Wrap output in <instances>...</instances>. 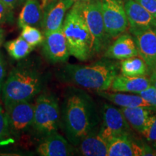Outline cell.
<instances>
[{"instance_id":"35","label":"cell","mask_w":156,"mask_h":156,"mask_svg":"<svg viewBox=\"0 0 156 156\" xmlns=\"http://www.w3.org/2000/svg\"><path fill=\"white\" fill-rule=\"evenodd\" d=\"M153 73L154 74H155V75H156V67H155V68H154V69L153 70Z\"/></svg>"},{"instance_id":"26","label":"cell","mask_w":156,"mask_h":156,"mask_svg":"<svg viewBox=\"0 0 156 156\" xmlns=\"http://www.w3.org/2000/svg\"><path fill=\"white\" fill-rule=\"evenodd\" d=\"M136 94H139L140 96L145 99L156 109V88L155 87L151 85L145 90H142Z\"/></svg>"},{"instance_id":"13","label":"cell","mask_w":156,"mask_h":156,"mask_svg":"<svg viewBox=\"0 0 156 156\" xmlns=\"http://www.w3.org/2000/svg\"><path fill=\"white\" fill-rule=\"evenodd\" d=\"M36 151L41 156H68L76 153L73 145L57 132L44 136Z\"/></svg>"},{"instance_id":"1","label":"cell","mask_w":156,"mask_h":156,"mask_svg":"<svg viewBox=\"0 0 156 156\" xmlns=\"http://www.w3.org/2000/svg\"><path fill=\"white\" fill-rule=\"evenodd\" d=\"M101 113L92 97L77 86L66 87L60 110V126L75 147L90 132L99 128Z\"/></svg>"},{"instance_id":"28","label":"cell","mask_w":156,"mask_h":156,"mask_svg":"<svg viewBox=\"0 0 156 156\" xmlns=\"http://www.w3.org/2000/svg\"><path fill=\"white\" fill-rule=\"evenodd\" d=\"M11 9L2 0H0V24L10 20L12 16Z\"/></svg>"},{"instance_id":"25","label":"cell","mask_w":156,"mask_h":156,"mask_svg":"<svg viewBox=\"0 0 156 156\" xmlns=\"http://www.w3.org/2000/svg\"><path fill=\"white\" fill-rule=\"evenodd\" d=\"M141 134L147 141L153 145L156 143V112H153L149 116Z\"/></svg>"},{"instance_id":"19","label":"cell","mask_w":156,"mask_h":156,"mask_svg":"<svg viewBox=\"0 0 156 156\" xmlns=\"http://www.w3.org/2000/svg\"><path fill=\"white\" fill-rule=\"evenodd\" d=\"M44 9L38 0H25V3L20 13L18 25L23 28L26 25L36 28L41 27Z\"/></svg>"},{"instance_id":"22","label":"cell","mask_w":156,"mask_h":156,"mask_svg":"<svg viewBox=\"0 0 156 156\" xmlns=\"http://www.w3.org/2000/svg\"><path fill=\"white\" fill-rule=\"evenodd\" d=\"M5 46L9 55L15 60L25 58L34 48L20 36L18 38L7 42Z\"/></svg>"},{"instance_id":"34","label":"cell","mask_w":156,"mask_h":156,"mask_svg":"<svg viewBox=\"0 0 156 156\" xmlns=\"http://www.w3.org/2000/svg\"><path fill=\"white\" fill-rule=\"evenodd\" d=\"M51 0H42V7L44 8V7L46 6V5H47V4Z\"/></svg>"},{"instance_id":"32","label":"cell","mask_w":156,"mask_h":156,"mask_svg":"<svg viewBox=\"0 0 156 156\" xmlns=\"http://www.w3.org/2000/svg\"><path fill=\"white\" fill-rule=\"evenodd\" d=\"M4 41V30L0 28V46L3 43Z\"/></svg>"},{"instance_id":"2","label":"cell","mask_w":156,"mask_h":156,"mask_svg":"<svg viewBox=\"0 0 156 156\" xmlns=\"http://www.w3.org/2000/svg\"><path fill=\"white\" fill-rule=\"evenodd\" d=\"M119 70L120 64L104 57L89 64H66L58 72V78L75 86L98 92L110 89Z\"/></svg>"},{"instance_id":"23","label":"cell","mask_w":156,"mask_h":156,"mask_svg":"<svg viewBox=\"0 0 156 156\" xmlns=\"http://www.w3.org/2000/svg\"><path fill=\"white\" fill-rule=\"evenodd\" d=\"M20 37H22L34 48L40 44H42L44 39V34H43L36 27L26 25L23 28Z\"/></svg>"},{"instance_id":"9","label":"cell","mask_w":156,"mask_h":156,"mask_svg":"<svg viewBox=\"0 0 156 156\" xmlns=\"http://www.w3.org/2000/svg\"><path fill=\"white\" fill-rule=\"evenodd\" d=\"M101 8L106 33L112 39L124 34L129 22L124 0H101Z\"/></svg>"},{"instance_id":"31","label":"cell","mask_w":156,"mask_h":156,"mask_svg":"<svg viewBox=\"0 0 156 156\" xmlns=\"http://www.w3.org/2000/svg\"><path fill=\"white\" fill-rule=\"evenodd\" d=\"M151 80L152 85L156 88V75L155 74L153 73V75H152L151 77Z\"/></svg>"},{"instance_id":"20","label":"cell","mask_w":156,"mask_h":156,"mask_svg":"<svg viewBox=\"0 0 156 156\" xmlns=\"http://www.w3.org/2000/svg\"><path fill=\"white\" fill-rule=\"evenodd\" d=\"M120 108L131 127L140 134L143 131L149 116L153 112H156L145 107Z\"/></svg>"},{"instance_id":"3","label":"cell","mask_w":156,"mask_h":156,"mask_svg":"<svg viewBox=\"0 0 156 156\" xmlns=\"http://www.w3.org/2000/svg\"><path fill=\"white\" fill-rule=\"evenodd\" d=\"M46 77L30 63L20 64L9 73L2 90L4 104L31 101L42 90Z\"/></svg>"},{"instance_id":"4","label":"cell","mask_w":156,"mask_h":156,"mask_svg":"<svg viewBox=\"0 0 156 156\" xmlns=\"http://www.w3.org/2000/svg\"><path fill=\"white\" fill-rule=\"evenodd\" d=\"M62 28L70 55L82 62L94 55L92 35L76 4L66 15Z\"/></svg>"},{"instance_id":"14","label":"cell","mask_w":156,"mask_h":156,"mask_svg":"<svg viewBox=\"0 0 156 156\" xmlns=\"http://www.w3.org/2000/svg\"><path fill=\"white\" fill-rule=\"evenodd\" d=\"M134 38L138 54L153 71L156 67V27L147 29Z\"/></svg>"},{"instance_id":"5","label":"cell","mask_w":156,"mask_h":156,"mask_svg":"<svg viewBox=\"0 0 156 156\" xmlns=\"http://www.w3.org/2000/svg\"><path fill=\"white\" fill-rule=\"evenodd\" d=\"M75 4L80 9L92 35L94 53L100 54L106 51L112 38L108 36L105 28L101 0H84Z\"/></svg>"},{"instance_id":"18","label":"cell","mask_w":156,"mask_h":156,"mask_svg":"<svg viewBox=\"0 0 156 156\" xmlns=\"http://www.w3.org/2000/svg\"><path fill=\"white\" fill-rule=\"evenodd\" d=\"M97 94L101 97L106 99L111 103H114L120 108H132V107H145V108L156 111V109L152 106L151 103L147 102L139 94H126L122 92H107L105 91H98Z\"/></svg>"},{"instance_id":"30","label":"cell","mask_w":156,"mask_h":156,"mask_svg":"<svg viewBox=\"0 0 156 156\" xmlns=\"http://www.w3.org/2000/svg\"><path fill=\"white\" fill-rule=\"evenodd\" d=\"M2 1L7 7H9V8L12 9H14L16 6L19 5L20 4L22 3L23 1H25V0H2Z\"/></svg>"},{"instance_id":"8","label":"cell","mask_w":156,"mask_h":156,"mask_svg":"<svg viewBox=\"0 0 156 156\" xmlns=\"http://www.w3.org/2000/svg\"><path fill=\"white\" fill-rule=\"evenodd\" d=\"M5 106L12 136L19 137L33 128L34 104L30 101L11 103Z\"/></svg>"},{"instance_id":"15","label":"cell","mask_w":156,"mask_h":156,"mask_svg":"<svg viewBox=\"0 0 156 156\" xmlns=\"http://www.w3.org/2000/svg\"><path fill=\"white\" fill-rule=\"evenodd\" d=\"M139 56L134 38L130 34H121L116 37L114 42L105 51L104 57L114 60H123L125 58Z\"/></svg>"},{"instance_id":"33","label":"cell","mask_w":156,"mask_h":156,"mask_svg":"<svg viewBox=\"0 0 156 156\" xmlns=\"http://www.w3.org/2000/svg\"><path fill=\"white\" fill-rule=\"evenodd\" d=\"M68 1H69V2L73 5L75 3L80 2H83V1H84V0H68Z\"/></svg>"},{"instance_id":"36","label":"cell","mask_w":156,"mask_h":156,"mask_svg":"<svg viewBox=\"0 0 156 156\" xmlns=\"http://www.w3.org/2000/svg\"><path fill=\"white\" fill-rule=\"evenodd\" d=\"M153 146H154V147H155V149H156V143H155V144H154V145H153Z\"/></svg>"},{"instance_id":"6","label":"cell","mask_w":156,"mask_h":156,"mask_svg":"<svg viewBox=\"0 0 156 156\" xmlns=\"http://www.w3.org/2000/svg\"><path fill=\"white\" fill-rule=\"evenodd\" d=\"M59 126L60 108L58 99L49 93L39 95L34 104L33 129L44 136L57 132Z\"/></svg>"},{"instance_id":"16","label":"cell","mask_w":156,"mask_h":156,"mask_svg":"<svg viewBox=\"0 0 156 156\" xmlns=\"http://www.w3.org/2000/svg\"><path fill=\"white\" fill-rule=\"evenodd\" d=\"M152 85L151 78L146 76L130 77L117 75L112 82L110 89L113 92L139 93Z\"/></svg>"},{"instance_id":"10","label":"cell","mask_w":156,"mask_h":156,"mask_svg":"<svg viewBox=\"0 0 156 156\" xmlns=\"http://www.w3.org/2000/svg\"><path fill=\"white\" fill-rule=\"evenodd\" d=\"M130 33L134 36L156 27V19L135 0H124Z\"/></svg>"},{"instance_id":"12","label":"cell","mask_w":156,"mask_h":156,"mask_svg":"<svg viewBox=\"0 0 156 156\" xmlns=\"http://www.w3.org/2000/svg\"><path fill=\"white\" fill-rule=\"evenodd\" d=\"M72 6L68 0H51L46 5L41 23L44 34L62 28L66 12Z\"/></svg>"},{"instance_id":"24","label":"cell","mask_w":156,"mask_h":156,"mask_svg":"<svg viewBox=\"0 0 156 156\" xmlns=\"http://www.w3.org/2000/svg\"><path fill=\"white\" fill-rule=\"evenodd\" d=\"M11 136L7 112L0 105V145L10 142Z\"/></svg>"},{"instance_id":"11","label":"cell","mask_w":156,"mask_h":156,"mask_svg":"<svg viewBox=\"0 0 156 156\" xmlns=\"http://www.w3.org/2000/svg\"><path fill=\"white\" fill-rule=\"evenodd\" d=\"M42 51L52 63L65 62L70 55L63 28L44 34Z\"/></svg>"},{"instance_id":"17","label":"cell","mask_w":156,"mask_h":156,"mask_svg":"<svg viewBox=\"0 0 156 156\" xmlns=\"http://www.w3.org/2000/svg\"><path fill=\"white\" fill-rule=\"evenodd\" d=\"M99 128L84 137L77 146L76 153L85 156H108V144L100 136Z\"/></svg>"},{"instance_id":"21","label":"cell","mask_w":156,"mask_h":156,"mask_svg":"<svg viewBox=\"0 0 156 156\" xmlns=\"http://www.w3.org/2000/svg\"><path fill=\"white\" fill-rule=\"evenodd\" d=\"M120 71L124 75L136 77L146 76L151 70L143 58L140 56H136L122 60Z\"/></svg>"},{"instance_id":"7","label":"cell","mask_w":156,"mask_h":156,"mask_svg":"<svg viewBox=\"0 0 156 156\" xmlns=\"http://www.w3.org/2000/svg\"><path fill=\"white\" fill-rule=\"evenodd\" d=\"M99 134L107 143L118 136L132 135V127L120 108L104 103L101 111Z\"/></svg>"},{"instance_id":"29","label":"cell","mask_w":156,"mask_h":156,"mask_svg":"<svg viewBox=\"0 0 156 156\" xmlns=\"http://www.w3.org/2000/svg\"><path fill=\"white\" fill-rule=\"evenodd\" d=\"M6 74V69H5V64L4 62L2 57L0 55V94H1V91L2 90V86L5 83V77Z\"/></svg>"},{"instance_id":"27","label":"cell","mask_w":156,"mask_h":156,"mask_svg":"<svg viewBox=\"0 0 156 156\" xmlns=\"http://www.w3.org/2000/svg\"><path fill=\"white\" fill-rule=\"evenodd\" d=\"M156 19V0H135Z\"/></svg>"}]
</instances>
